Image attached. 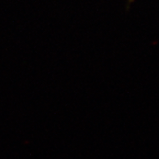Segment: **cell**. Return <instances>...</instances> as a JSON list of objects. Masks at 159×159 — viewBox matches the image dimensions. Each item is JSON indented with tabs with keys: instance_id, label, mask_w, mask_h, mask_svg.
Instances as JSON below:
<instances>
[{
	"instance_id": "obj_1",
	"label": "cell",
	"mask_w": 159,
	"mask_h": 159,
	"mask_svg": "<svg viewBox=\"0 0 159 159\" xmlns=\"http://www.w3.org/2000/svg\"><path fill=\"white\" fill-rule=\"evenodd\" d=\"M134 0H129V3H131V2H133Z\"/></svg>"
}]
</instances>
